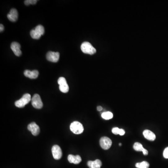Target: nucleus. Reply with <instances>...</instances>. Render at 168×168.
<instances>
[{
  "instance_id": "26",
  "label": "nucleus",
  "mask_w": 168,
  "mask_h": 168,
  "mask_svg": "<svg viewBox=\"0 0 168 168\" xmlns=\"http://www.w3.org/2000/svg\"><path fill=\"white\" fill-rule=\"evenodd\" d=\"M102 109H103V108H102L101 106H98V107H97V110L99 111H101Z\"/></svg>"
},
{
  "instance_id": "22",
  "label": "nucleus",
  "mask_w": 168,
  "mask_h": 168,
  "mask_svg": "<svg viewBox=\"0 0 168 168\" xmlns=\"http://www.w3.org/2000/svg\"><path fill=\"white\" fill-rule=\"evenodd\" d=\"M37 0H26L25 1L24 4L26 6H29L30 4H35L37 3Z\"/></svg>"
},
{
  "instance_id": "11",
  "label": "nucleus",
  "mask_w": 168,
  "mask_h": 168,
  "mask_svg": "<svg viewBox=\"0 0 168 168\" xmlns=\"http://www.w3.org/2000/svg\"><path fill=\"white\" fill-rule=\"evenodd\" d=\"M18 12L15 9H12L11 10L10 13L7 15L8 19L11 22H15L17 21L18 19Z\"/></svg>"
},
{
  "instance_id": "25",
  "label": "nucleus",
  "mask_w": 168,
  "mask_h": 168,
  "mask_svg": "<svg viewBox=\"0 0 168 168\" xmlns=\"http://www.w3.org/2000/svg\"><path fill=\"white\" fill-rule=\"evenodd\" d=\"M4 26H3V25L2 24H1V25H0V31L1 32H2V31L4 30Z\"/></svg>"
},
{
  "instance_id": "10",
  "label": "nucleus",
  "mask_w": 168,
  "mask_h": 168,
  "mask_svg": "<svg viewBox=\"0 0 168 168\" xmlns=\"http://www.w3.org/2000/svg\"><path fill=\"white\" fill-rule=\"evenodd\" d=\"M11 49L16 56H20L22 55L21 51V46L17 42H13L11 44Z\"/></svg>"
},
{
  "instance_id": "17",
  "label": "nucleus",
  "mask_w": 168,
  "mask_h": 168,
  "mask_svg": "<svg viewBox=\"0 0 168 168\" xmlns=\"http://www.w3.org/2000/svg\"><path fill=\"white\" fill-rule=\"evenodd\" d=\"M149 164L148 162L146 161H143L141 162L136 163L135 167L137 168H148Z\"/></svg>"
},
{
  "instance_id": "8",
  "label": "nucleus",
  "mask_w": 168,
  "mask_h": 168,
  "mask_svg": "<svg viewBox=\"0 0 168 168\" xmlns=\"http://www.w3.org/2000/svg\"><path fill=\"white\" fill-rule=\"evenodd\" d=\"M60 56L59 52L49 51L46 54V59L49 61L56 63L59 60Z\"/></svg>"
},
{
  "instance_id": "19",
  "label": "nucleus",
  "mask_w": 168,
  "mask_h": 168,
  "mask_svg": "<svg viewBox=\"0 0 168 168\" xmlns=\"http://www.w3.org/2000/svg\"><path fill=\"white\" fill-rule=\"evenodd\" d=\"M30 36H31V38H32L34 39H38L41 37L42 35L39 34L37 31H36L35 29H32L30 31Z\"/></svg>"
},
{
  "instance_id": "12",
  "label": "nucleus",
  "mask_w": 168,
  "mask_h": 168,
  "mask_svg": "<svg viewBox=\"0 0 168 168\" xmlns=\"http://www.w3.org/2000/svg\"><path fill=\"white\" fill-rule=\"evenodd\" d=\"M24 75L29 78L35 79L38 76L39 72L37 70L30 71L29 70H26L24 72Z\"/></svg>"
},
{
  "instance_id": "1",
  "label": "nucleus",
  "mask_w": 168,
  "mask_h": 168,
  "mask_svg": "<svg viewBox=\"0 0 168 168\" xmlns=\"http://www.w3.org/2000/svg\"><path fill=\"white\" fill-rule=\"evenodd\" d=\"M81 49L82 52L86 54L93 55L96 52L95 49L89 42H85L82 43L81 46Z\"/></svg>"
},
{
  "instance_id": "24",
  "label": "nucleus",
  "mask_w": 168,
  "mask_h": 168,
  "mask_svg": "<svg viewBox=\"0 0 168 168\" xmlns=\"http://www.w3.org/2000/svg\"><path fill=\"white\" fill-rule=\"evenodd\" d=\"M142 152H143V154H144V155H145V156H147V155H148V151L147 149H146L145 148H144V149H143Z\"/></svg>"
},
{
  "instance_id": "18",
  "label": "nucleus",
  "mask_w": 168,
  "mask_h": 168,
  "mask_svg": "<svg viewBox=\"0 0 168 168\" xmlns=\"http://www.w3.org/2000/svg\"><path fill=\"white\" fill-rule=\"evenodd\" d=\"M101 116L105 120H109L110 119H112L113 117V114L112 113L110 112H104L102 113Z\"/></svg>"
},
{
  "instance_id": "23",
  "label": "nucleus",
  "mask_w": 168,
  "mask_h": 168,
  "mask_svg": "<svg viewBox=\"0 0 168 168\" xmlns=\"http://www.w3.org/2000/svg\"><path fill=\"white\" fill-rule=\"evenodd\" d=\"M163 157L165 158L168 159V147L164 149V151H163Z\"/></svg>"
},
{
  "instance_id": "13",
  "label": "nucleus",
  "mask_w": 168,
  "mask_h": 168,
  "mask_svg": "<svg viewBox=\"0 0 168 168\" xmlns=\"http://www.w3.org/2000/svg\"><path fill=\"white\" fill-rule=\"evenodd\" d=\"M68 160L70 163L77 164L81 162L82 159L79 155L74 156L73 155H69L68 157Z\"/></svg>"
},
{
  "instance_id": "3",
  "label": "nucleus",
  "mask_w": 168,
  "mask_h": 168,
  "mask_svg": "<svg viewBox=\"0 0 168 168\" xmlns=\"http://www.w3.org/2000/svg\"><path fill=\"white\" fill-rule=\"evenodd\" d=\"M70 128L71 131L75 134H80L84 131V128L82 124L77 121L72 123Z\"/></svg>"
},
{
  "instance_id": "15",
  "label": "nucleus",
  "mask_w": 168,
  "mask_h": 168,
  "mask_svg": "<svg viewBox=\"0 0 168 168\" xmlns=\"http://www.w3.org/2000/svg\"><path fill=\"white\" fill-rule=\"evenodd\" d=\"M87 165L90 168H100L102 162L100 160L97 159L94 161H89L87 162Z\"/></svg>"
},
{
  "instance_id": "5",
  "label": "nucleus",
  "mask_w": 168,
  "mask_h": 168,
  "mask_svg": "<svg viewBox=\"0 0 168 168\" xmlns=\"http://www.w3.org/2000/svg\"><path fill=\"white\" fill-rule=\"evenodd\" d=\"M58 83L60 86L59 88L61 92L63 93H66L69 91V86L64 77H60L58 79Z\"/></svg>"
},
{
  "instance_id": "21",
  "label": "nucleus",
  "mask_w": 168,
  "mask_h": 168,
  "mask_svg": "<svg viewBox=\"0 0 168 168\" xmlns=\"http://www.w3.org/2000/svg\"><path fill=\"white\" fill-rule=\"evenodd\" d=\"M134 149L137 151H143L144 148L143 147V145L139 143H135L134 145Z\"/></svg>"
},
{
  "instance_id": "27",
  "label": "nucleus",
  "mask_w": 168,
  "mask_h": 168,
  "mask_svg": "<svg viewBox=\"0 0 168 168\" xmlns=\"http://www.w3.org/2000/svg\"><path fill=\"white\" fill-rule=\"evenodd\" d=\"M119 145L122 146V144H121V143H120V144H119Z\"/></svg>"
},
{
  "instance_id": "2",
  "label": "nucleus",
  "mask_w": 168,
  "mask_h": 168,
  "mask_svg": "<svg viewBox=\"0 0 168 168\" xmlns=\"http://www.w3.org/2000/svg\"><path fill=\"white\" fill-rule=\"evenodd\" d=\"M31 100V95L29 94H25L20 99L15 101V106L17 108H24Z\"/></svg>"
},
{
  "instance_id": "14",
  "label": "nucleus",
  "mask_w": 168,
  "mask_h": 168,
  "mask_svg": "<svg viewBox=\"0 0 168 168\" xmlns=\"http://www.w3.org/2000/svg\"><path fill=\"white\" fill-rule=\"evenodd\" d=\"M143 135L146 139L149 140V141H154L156 138L155 134L149 130H145L143 132Z\"/></svg>"
},
{
  "instance_id": "20",
  "label": "nucleus",
  "mask_w": 168,
  "mask_h": 168,
  "mask_svg": "<svg viewBox=\"0 0 168 168\" xmlns=\"http://www.w3.org/2000/svg\"><path fill=\"white\" fill-rule=\"evenodd\" d=\"M34 29L42 36L44 35V33H45V29H44V27L41 25H39L37 26Z\"/></svg>"
},
{
  "instance_id": "9",
  "label": "nucleus",
  "mask_w": 168,
  "mask_h": 168,
  "mask_svg": "<svg viewBox=\"0 0 168 168\" xmlns=\"http://www.w3.org/2000/svg\"><path fill=\"white\" fill-rule=\"evenodd\" d=\"M28 130L34 136H37L40 133V128L36 123L33 122L28 126Z\"/></svg>"
},
{
  "instance_id": "16",
  "label": "nucleus",
  "mask_w": 168,
  "mask_h": 168,
  "mask_svg": "<svg viewBox=\"0 0 168 168\" xmlns=\"http://www.w3.org/2000/svg\"><path fill=\"white\" fill-rule=\"evenodd\" d=\"M113 133L114 135H124L125 131L123 129H120L118 128H114L112 130Z\"/></svg>"
},
{
  "instance_id": "4",
  "label": "nucleus",
  "mask_w": 168,
  "mask_h": 168,
  "mask_svg": "<svg viewBox=\"0 0 168 168\" xmlns=\"http://www.w3.org/2000/svg\"><path fill=\"white\" fill-rule=\"evenodd\" d=\"M31 104L35 108L41 109L43 107V103L40 96L38 94L34 95L31 99Z\"/></svg>"
},
{
  "instance_id": "6",
  "label": "nucleus",
  "mask_w": 168,
  "mask_h": 168,
  "mask_svg": "<svg viewBox=\"0 0 168 168\" xmlns=\"http://www.w3.org/2000/svg\"><path fill=\"white\" fill-rule=\"evenodd\" d=\"M99 144L102 149L104 150H108L111 147L112 142L108 137L104 136L100 138Z\"/></svg>"
},
{
  "instance_id": "7",
  "label": "nucleus",
  "mask_w": 168,
  "mask_h": 168,
  "mask_svg": "<svg viewBox=\"0 0 168 168\" xmlns=\"http://www.w3.org/2000/svg\"><path fill=\"white\" fill-rule=\"evenodd\" d=\"M52 156L53 158L56 160H59L62 157V152L60 147L59 145H55L52 148Z\"/></svg>"
}]
</instances>
